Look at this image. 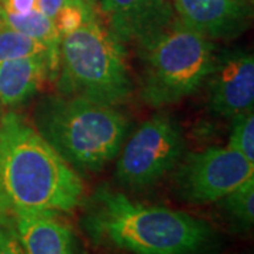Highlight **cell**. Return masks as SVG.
<instances>
[{
	"label": "cell",
	"mask_w": 254,
	"mask_h": 254,
	"mask_svg": "<svg viewBox=\"0 0 254 254\" xmlns=\"http://www.w3.org/2000/svg\"><path fill=\"white\" fill-rule=\"evenodd\" d=\"M96 9L85 3L83 0H68L61 9L57 11L53 18L57 31L63 38L64 36L69 34L79 28L86 21V18L92 16Z\"/></svg>",
	"instance_id": "17"
},
{
	"label": "cell",
	"mask_w": 254,
	"mask_h": 254,
	"mask_svg": "<svg viewBox=\"0 0 254 254\" xmlns=\"http://www.w3.org/2000/svg\"><path fill=\"white\" fill-rule=\"evenodd\" d=\"M23 254H76V237L58 213L23 212L13 216Z\"/></svg>",
	"instance_id": "11"
},
{
	"label": "cell",
	"mask_w": 254,
	"mask_h": 254,
	"mask_svg": "<svg viewBox=\"0 0 254 254\" xmlns=\"http://www.w3.org/2000/svg\"><path fill=\"white\" fill-rule=\"evenodd\" d=\"M219 202L237 230H250L254 223V177Z\"/></svg>",
	"instance_id": "14"
},
{
	"label": "cell",
	"mask_w": 254,
	"mask_h": 254,
	"mask_svg": "<svg viewBox=\"0 0 254 254\" xmlns=\"http://www.w3.org/2000/svg\"><path fill=\"white\" fill-rule=\"evenodd\" d=\"M136 44L141 98L154 108L195 93L206 82L215 61L212 40L185 26L177 16Z\"/></svg>",
	"instance_id": "4"
},
{
	"label": "cell",
	"mask_w": 254,
	"mask_h": 254,
	"mask_svg": "<svg viewBox=\"0 0 254 254\" xmlns=\"http://www.w3.org/2000/svg\"><path fill=\"white\" fill-rule=\"evenodd\" d=\"M11 222H13V215H11L9 206H7L6 200H4L1 192H0V227L4 226V225H9Z\"/></svg>",
	"instance_id": "20"
},
{
	"label": "cell",
	"mask_w": 254,
	"mask_h": 254,
	"mask_svg": "<svg viewBox=\"0 0 254 254\" xmlns=\"http://www.w3.org/2000/svg\"><path fill=\"white\" fill-rule=\"evenodd\" d=\"M254 177V163L229 145H212L190 153L175 174L182 199L203 205L219 202L243 182Z\"/></svg>",
	"instance_id": "7"
},
{
	"label": "cell",
	"mask_w": 254,
	"mask_h": 254,
	"mask_svg": "<svg viewBox=\"0 0 254 254\" xmlns=\"http://www.w3.org/2000/svg\"><path fill=\"white\" fill-rule=\"evenodd\" d=\"M185 138L177 119L161 112L147 119L119 153L118 181L133 190H147L177 168Z\"/></svg>",
	"instance_id": "6"
},
{
	"label": "cell",
	"mask_w": 254,
	"mask_h": 254,
	"mask_svg": "<svg viewBox=\"0 0 254 254\" xmlns=\"http://www.w3.org/2000/svg\"><path fill=\"white\" fill-rule=\"evenodd\" d=\"M36 130L78 173H95L116 158L128 119L112 105L73 96H47L34 112Z\"/></svg>",
	"instance_id": "3"
},
{
	"label": "cell",
	"mask_w": 254,
	"mask_h": 254,
	"mask_svg": "<svg viewBox=\"0 0 254 254\" xmlns=\"http://www.w3.org/2000/svg\"><path fill=\"white\" fill-rule=\"evenodd\" d=\"M209 108L222 118L253 110L254 57L247 50H227L218 57L209 73Z\"/></svg>",
	"instance_id": "8"
},
{
	"label": "cell",
	"mask_w": 254,
	"mask_h": 254,
	"mask_svg": "<svg viewBox=\"0 0 254 254\" xmlns=\"http://www.w3.org/2000/svg\"><path fill=\"white\" fill-rule=\"evenodd\" d=\"M58 88L63 95L116 106L133 92L122 43L95 11L75 31L64 36L58 54Z\"/></svg>",
	"instance_id": "5"
},
{
	"label": "cell",
	"mask_w": 254,
	"mask_h": 254,
	"mask_svg": "<svg viewBox=\"0 0 254 254\" xmlns=\"http://www.w3.org/2000/svg\"><path fill=\"white\" fill-rule=\"evenodd\" d=\"M177 18L209 40H225L249 27L253 9L249 0H174Z\"/></svg>",
	"instance_id": "9"
},
{
	"label": "cell",
	"mask_w": 254,
	"mask_h": 254,
	"mask_svg": "<svg viewBox=\"0 0 254 254\" xmlns=\"http://www.w3.org/2000/svg\"><path fill=\"white\" fill-rule=\"evenodd\" d=\"M85 3H88V4H91V6H93V7H96V4L98 3H100V0H83Z\"/></svg>",
	"instance_id": "21"
},
{
	"label": "cell",
	"mask_w": 254,
	"mask_h": 254,
	"mask_svg": "<svg viewBox=\"0 0 254 254\" xmlns=\"http://www.w3.org/2000/svg\"><path fill=\"white\" fill-rule=\"evenodd\" d=\"M233 119L227 145L254 163V113L253 110L239 113Z\"/></svg>",
	"instance_id": "16"
},
{
	"label": "cell",
	"mask_w": 254,
	"mask_h": 254,
	"mask_svg": "<svg viewBox=\"0 0 254 254\" xmlns=\"http://www.w3.org/2000/svg\"><path fill=\"white\" fill-rule=\"evenodd\" d=\"M38 1V9L50 18H54L57 11L63 7L68 0H37Z\"/></svg>",
	"instance_id": "19"
},
{
	"label": "cell",
	"mask_w": 254,
	"mask_h": 254,
	"mask_svg": "<svg viewBox=\"0 0 254 254\" xmlns=\"http://www.w3.org/2000/svg\"><path fill=\"white\" fill-rule=\"evenodd\" d=\"M82 223L93 242L128 254H203L215 240L208 222L108 187L93 193Z\"/></svg>",
	"instance_id": "1"
},
{
	"label": "cell",
	"mask_w": 254,
	"mask_h": 254,
	"mask_svg": "<svg viewBox=\"0 0 254 254\" xmlns=\"http://www.w3.org/2000/svg\"><path fill=\"white\" fill-rule=\"evenodd\" d=\"M57 73L58 63L48 54L0 61V105L14 108L27 102Z\"/></svg>",
	"instance_id": "12"
},
{
	"label": "cell",
	"mask_w": 254,
	"mask_h": 254,
	"mask_svg": "<svg viewBox=\"0 0 254 254\" xmlns=\"http://www.w3.org/2000/svg\"><path fill=\"white\" fill-rule=\"evenodd\" d=\"M44 54L51 55L58 63V55L41 41L0 24V61Z\"/></svg>",
	"instance_id": "15"
},
{
	"label": "cell",
	"mask_w": 254,
	"mask_h": 254,
	"mask_svg": "<svg viewBox=\"0 0 254 254\" xmlns=\"http://www.w3.org/2000/svg\"><path fill=\"white\" fill-rule=\"evenodd\" d=\"M0 192L11 215L68 213L83 196L81 177L20 115L0 120Z\"/></svg>",
	"instance_id": "2"
},
{
	"label": "cell",
	"mask_w": 254,
	"mask_h": 254,
	"mask_svg": "<svg viewBox=\"0 0 254 254\" xmlns=\"http://www.w3.org/2000/svg\"><path fill=\"white\" fill-rule=\"evenodd\" d=\"M1 106V105H0ZM0 120H1V110H0Z\"/></svg>",
	"instance_id": "22"
},
{
	"label": "cell",
	"mask_w": 254,
	"mask_h": 254,
	"mask_svg": "<svg viewBox=\"0 0 254 254\" xmlns=\"http://www.w3.org/2000/svg\"><path fill=\"white\" fill-rule=\"evenodd\" d=\"M0 254H23L14 229V220L0 227Z\"/></svg>",
	"instance_id": "18"
},
{
	"label": "cell",
	"mask_w": 254,
	"mask_h": 254,
	"mask_svg": "<svg viewBox=\"0 0 254 254\" xmlns=\"http://www.w3.org/2000/svg\"><path fill=\"white\" fill-rule=\"evenodd\" d=\"M0 24L16 30L28 37H33L43 44H46L54 54H60L61 36L57 31L53 18L44 14L40 9L33 10L28 14H10L0 10Z\"/></svg>",
	"instance_id": "13"
},
{
	"label": "cell",
	"mask_w": 254,
	"mask_h": 254,
	"mask_svg": "<svg viewBox=\"0 0 254 254\" xmlns=\"http://www.w3.org/2000/svg\"><path fill=\"white\" fill-rule=\"evenodd\" d=\"M100 11L122 44L136 43L175 17L170 0H100Z\"/></svg>",
	"instance_id": "10"
}]
</instances>
